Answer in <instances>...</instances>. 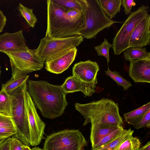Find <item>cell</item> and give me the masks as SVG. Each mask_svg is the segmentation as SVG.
Returning <instances> with one entry per match:
<instances>
[{
	"label": "cell",
	"mask_w": 150,
	"mask_h": 150,
	"mask_svg": "<svg viewBox=\"0 0 150 150\" xmlns=\"http://www.w3.org/2000/svg\"><path fill=\"white\" fill-rule=\"evenodd\" d=\"M149 6L142 5L132 12L117 32L113 39L112 48L115 55H119L129 47L131 34L137 25L147 15Z\"/></svg>",
	"instance_id": "cell-8"
},
{
	"label": "cell",
	"mask_w": 150,
	"mask_h": 150,
	"mask_svg": "<svg viewBox=\"0 0 150 150\" xmlns=\"http://www.w3.org/2000/svg\"><path fill=\"white\" fill-rule=\"evenodd\" d=\"M150 15L148 14L136 26L131 34L129 47H143L150 44Z\"/></svg>",
	"instance_id": "cell-13"
},
{
	"label": "cell",
	"mask_w": 150,
	"mask_h": 150,
	"mask_svg": "<svg viewBox=\"0 0 150 150\" xmlns=\"http://www.w3.org/2000/svg\"><path fill=\"white\" fill-rule=\"evenodd\" d=\"M12 105V98L11 95L1 89L0 91V114L11 117Z\"/></svg>",
	"instance_id": "cell-23"
},
{
	"label": "cell",
	"mask_w": 150,
	"mask_h": 150,
	"mask_svg": "<svg viewBox=\"0 0 150 150\" xmlns=\"http://www.w3.org/2000/svg\"><path fill=\"white\" fill-rule=\"evenodd\" d=\"M112 47V44L109 42L108 40L104 38V41L100 45L95 46L94 48L99 56L105 57L108 63L110 61L109 50Z\"/></svg>",
	"instance_id": "cell-29"
},
{
	"label": "cell",
	"mask_w": 150,
	"mask_h": 150,
	"mask_svg": "<svg viewBox=\"0 0 150 150\" xmlns=\"http://www.w3.org/2000/svg\"><path fill=\"white\" fill-rule=\"evenodd\" d=\"M27 83L29 95L44 117L52 119L63 114L68 103L61 86L43 80H28Z\"/></svg>",
	"instance_id": "cell-1"
},
{
	"label": "cell",
	"mask_w": 150,
	"mask_h": 150,
	"mask_svg": "<svg viewBox=\"0 0 150 150\" xmlns=\"http://www.w3.org/2000/svg\"><path fill=\"white\" fill-rule=\"evenodd\" d=\"M139 150H150V142L149 141L144 146L140 147Z\"/></svg>",
	"instance_id": "cell-36"
},
{
	"label": "cell",
	"mask_w": 150,
	"mask_h": 150,
	"mask_svg": "<svg viewBox=\"0 0 150 150\" xmlns=\"http://www.w3.org/2000/svg\"><path fill=\"white\" fill-rule=\"evenodd\" d=\"M134 131L131 129H124L122 133L114 139L96 150H114L125 141Z\"/></svg>",
	"instance_id": "cell-22"
},
{
	"label": "cell",
	"mask_w": 150,
	"mask_h": 150,
	"mask_svg": "<svg viewBox=\"0 0 150 150\" xmlns=\"http://www.w3.org/2000/svg\"><path fill=\"white\" fill-rule=\"evenodd\" d=\"M7 19L2 11L0 10V33L1 32L5 27Z\"/></svg>",
	"instance_id": "cell-35"
},
{
	"label": "cell",
	"mask_w": 150,
	"mask_h": 150,
	"mask_svg": "<svg viewBox=\"0 0 150 150\" xmlns=\"http://www.w3.org/2000/svg\"><path fill=\"white\" fill-rule=\"evenodd\" d=\"M124 130L122 126L108 134L103 137L92 149V150H96L110 142L120 135Z\"/></svg>",
	"instance_id": "cell-30"
},
{
	"label": "cell",
	"mask_w": 150,
	"mask_h": 150,
	"mask_svg": "<svg viewBox=\"0 0 150 150\" xmlns=\"http://www.w3.org/2000/svg\"><path fill=\"white\" fill-rule=\"evenodd\" d=\"M24 100L29 125L30 146H35L40 144L44 138L45 124L37 113L27 87L24 91Z\"/></svg>",
	"instance_id": "cell-10"
},
{
	"label": "cell",
	"mask_w": 150,
	"mask_h": 150,
	"mask_svg": "<svg viewBox=\"0 0 150 150\" xmlns=\"http://www.w3.org/2000/svg\"><path fill=\"white\" fill-rule=\"evenodd\" d=\"M98 1L105 14L111 19L120 12L122 0H99Z\"/></svg>",
	"instance_id": "cell-19"
},
{
	"label": "cell",
	"mask_w": 150,
	"mask_h": 150,
	"mask_svg": "<svg viewBox=\"0 0 150 150\" xmlns=\"http://www.w3.org/2000/svg\"><path fill=\"white\" fill-rule=\"evenodd\" d=\"M4 53L10 59L11 79L39 70L43 67L44 62L36 54L35 49H29L27 51Z\"/></svg>",
	"instance_id": "cell-9"
},
{
	"label": "cell",
	"mask_w": 150,
	"mask_h": 150,
	"mask_svg": "<svg viewBox=\"0 0 150 150\" xmlns=\"http://www.w3.org/2000/svg\"><path fill=\"white\" fill-rule=\"evenodd\" d=\"M105 72L106 75L114 80L117 85L122 86L124 91L127 90L132 86L130 82L123 78L118 71H112L108 67Z\"/></svg>",
	"instance_id": "cell-27"
},
{
	"label": "cell",
	"mask_w": 150,
	"mask_h": 150,
	"mask_svg": "<svg viewBox=\"0 0 150 150\" xmlns=\"http://www.w3.org/2000/svg\"><path fill=\"white\" fill-rule=\"evenodd\" d=\"M16 132L11 117L0 114V140L9 138Z\"/></svg>",
	"instance_id": "cell-18"
},
{
	"label": "cell",
	"mask_w": 150,
	"mask_h": 150,
	"mask_svg": "<svg viewBox=\"0 0 150 150\" xmlns=\"http://www.w3.org/2000/svg\"><path fill=\"white\" fill-rule=\"evenodd\" d=\"M99 70V66L96 62L88 60L75 64L72 68V74L73 76L96 89Z\"/></svg>",
	"instance_id": "cell-11"
},
{
	"label": "cell",
	"mask_w": 150,
	"mask_h": 150,
	"mask_svg": "<svg viewBox=\"0 0 150 150\" xmlns=\"http://www.w3.org/2000/svg\"><path fill=\"white\" fill-rule=\"evenodd\" d=\"M26 42L22 30L14 33H5L0 35V52L4 53L27 51L29 49Z\"/></svg>",
	"instance_id": "cell-12"
},
{
	"label": "cell",
	"mask_w": 150,
	"mask_h": 150,
	"mask_svg": "<svg viewBox=\"0 0 150 150\" xmlns=\"http://www.w3.org/2000/svg\"><path fill=\"white\" fill-rule=\"evenodd\" d=\"M31 150H44L43 149H41L38 147L35 146Z\"/></svg>",
	"instance_id": "cell-38"
},
{
	"label": "cell",
	"mask_w": 150,
	"mask_h": 150,
	"mask_svg": "<svg viewBox=\"0 0 150 150\" xmlns=\"http://www.w3.org/2000/svg\"><path fill=\"white\" fill-rule=\"evenodd\" d=\"M1 67L0 66V78H1Z\"/></svg>",
	"instance_id": "cell-39"
},
{
	"label": "cell",
	"mask_w": 150,
	"mask_h": 150,
	"mask_svg": "<svg viewBox=\"0 0 150 150\" xmlns=\"http://www.w3.org/2000/svg\"><path fill=\"white\" fill-rule=\"evenodd\" d=\"M87 145L85 137L78 130L65 129L48 136L44 150H83Z\"/></svg>",
	"instance_id": "cell-7"
},
{
	"label": "cell",
	"mask_w": 150,
	"mask_h": 150,
	"mask_svg": "<svg viewBox=\"0 0 150 150\" xmlns=\"http://www.w3.org/2000/svg\"><path fill=\"white\" fill-rule=\"evenodd\" d=\"M129 75L136 83H150V58L130 62Z\"/></svg>",
	"instance_id": "cell-15"
},
{
	"label": "cell",
	"mask_w": 150,
	"mask_h": 150,
	"mask_svg": "<svg viewBox=\"0 0 150 150\" xmlns=\"http://www.w3.org/2000/svg\"><path fill=\"white\" fill-rule=\"evenodd\" d=\"M27 87V82L10 95L12 98V119L16 129L13 137L24 145L30 146L28 120L26 112L24 100V93Z\"/></svg>",
	"instance_id": "cell-4"
},
{
	"label": "cell",
	"mask_w": 150,
	"mask_h": 150,
	"mask_svg": "<svg viewBox=\"0 0 150 150\" xmlns=\"http://www.w3.org/2000/svg\"><path fill=\"white\" fill-rule=\"evenodd\" d=\"M86 21L85 29L80 33L87 39L95 38L103 30L108 28L114 23L122 22L110 18L102 9L98 0H79Z\"/></svg>",
	"instance_id": "cell-3"
},
{
	"label": "cell",
	"mask_w": 150,
	"mask_h": 150,
	"mask_svg": "<svg viewBox=\"0 0 150 150\" xmlns=\"http://www.w3.org/2000/svg\"><path fill=\"white\" fill-rule=\"evenodd\" d=\"M77 51V49L75 48L45 61V69L54 74L62 73L67 69L74 62Z\"/></svg>",
	"instance_id": "cell-14"
},
{
	"label": "cell",
	"mask_w": 150,
	"mask_h": 150,
	"mask_svg": "<svg viewBox=\"0 0 150 150\" xmlns=\"http://www.w3.org/2000/svg\"><path fill=\"white\" fill-rule=\"evenodd\" d=\"M85 27L82 10H68L50 28L46 30L45 37L62 38L80 35V33Z\"/></svg>",
	"instance_id": "cell-5"
},
{
	"label": "cell",
	"mask_w": 150,
	"mask_h": 150,
	"mask_svg": "<svg viewBox=\"0 0 150 150\" xmlns=\"http://www.w3.org/2000/svg\"><path fill=\"white\" fill-rule=\"evenodd\" d=\"M61 86L66 94L81 91L83 93L85 97L91 96L96 91V89L91 86L73 76L67 78Z\"/></svg>",
	"instance_id": "cell-16"
},
{
	"label": "cell",
	"mask_w": 150,
	"mask_h": 150,
	"mask_svg": "<svg viewBox=\"0 0 150 150\" xmlns=\"http://www.w3.org/2000/svg\"><path fill=\"white\" fill-rule=\"evenodd\" d=\"M150 126V109L144 114L139 122L134 126L136 129L142 128H149Z\"/></svg>",
	"instance_id": "cell-31"
},
{
	"label": "cell",
	"mask_w": 150,
	"mask_h": 150,
	"mask_svg": "<svg viewBox=\"0 0 150 150\" xmlns=\"http://www.w3.org/2000/svg\"><path fill=\"white\" fill-rule=\"evenodd\" d=\"M18 9L21 15L24 18L29 26L34 28L37 19L33 12V9L29 8L20 3Z\"/></svg>",
	"instance_id": "cell-26"
},
{
	"label": "cell",
	"mask_w": 150,
	"mask_h": 150,
	"mask_svg": "<svg viewBox=\"0 0 150 150\" xmlns=\"http://www.w3.org/2000/svg\"><path fill=\"white\" fill-rule=\"evenodd\" d=\"M75 107L84 117L83 126L89 123L91 125L106 124L122 126L124 124L118 104L111 99L103 98L86 104L77 103Z\"/></svg>",
	"instance_id": "cell-2"
},
{
	"label": "cell",
	"mask_w": 150,
	"mask_h": 150,
	"mask_svg": "<svg viewBox=\"0 0 150 150\" xmlns=\"http://www.w3.org/2000/svg\"><path fill=\"white\" fill-rule=\"evenodd\" d=\"M125 60L130 62L137 59L150 58V52L145 47H129L123 51Z\"/></svg>",
	"instance_id": "cell-21"
},
{
	"label": "cell",
	"mask_w": 150,
	"mask_h": 150,
	"mask_svg": "<svg viewBox=\"0 0 150 150\" xmlns=\"http://www.w3.org/2000/svg\"><path fill=\"white\" fill-rule=\"evenodd\" d=\"M9 139L10 150H22L24 144L20 141L13 137Z\"/></svg>",
	"instance_id": "cell-33"
},
{
	"label": "cell",
	"mask_w": 150,
	"mask_h": 150,
	"mask_svg": "<svg viewBox=\"0 0 150 150\" xmlns=\"http://www.w3.org/2000/svg\"><path fill=\"white\" fill-rule=\"evenodd\" d=\"M136 5L134 0H122V5L124 8V11L126 15H130L131 13L132 7Z\"/></svg>",
	"instance_id": "cell-32"
},
{
	"label": "cell",
	"mask_w": 150,
	"mask_h": 150,
	"mask_svg": "<svg viewBox=\"0 0 150 150\" xmlns=\"http://www.w3.org/2000/svg\"><path fill=\"white\" fill-rule=\"evenodd\" d=\"M83 40L81 35L62 38L45 37L35 49L38 56L44 62L79 45Z\"/></svg>",
	"instance_id": "cell-6"
},
{
	"label": "cell",
	"mask_w": 150,
	"mask_h": 150,
	"mask_svg": "<svg viewBox=\"0 0 150 150\" xmlns=\"http://www.w3.org/2000/svg\"><path fill=\"white\" fill-rule=\"evenodd\" d=\"M28 75H25L11 79L6 83L2 84L1 89L9 94H11L16 89L27 82Z\"/></svg>",
	"instance_id": "cell-24"
},
{
	"label": "cell",
	"mask_w": 150,
	"mask_h": 150,
	"mask_svg": "<svg viewBox=\"0 0 150 150\" xmlns=\"http://www.w3.org/2000/svg\"><path fill=\"white\" fill-rule=\"evenodd\" d=\"M91 125L90 139L92 149L103 137L122 126L106 124Z\"/></svg>",
	"instance_id": "cell-17"
},
{
	"label": "cell",
	"mask_w": 150,
	"mask_h": 150,
	"mask_svg": "<svg viewBox=\"0 0 150 150\" xmlns=\"http://www.w3.org/2000/svg\"><path fill=\"white\" fill-rule=\"evenodd\" d=\"M150 109V102L123 115L125 121L134 126L137 124L148 110Z\"/></svg>",
	"instance_id": "cell-20"
},
{
	"label": "cell",
	"mask_w": 150,
	"mask_h": 150,
	"mask_svg": "<svg viewBox=\"0 0 150 150\" xmlns=\"http://www.w3.org/2000/svg\"><path fill=\"white\" fill-rule=\"evenodd\" d=\"M141 144L139 139L132 134L114 150H139Z\"/></svg>",
	"instance_id": "cell-25"
},
{
	"label": "cell",
	"mask_w": 150,
	"mask_h": 150,
	"mask_svg": "<svg viewBox=\"0 0 150 150\" xmlns=\"http://www.w3.org/2000/svg\"><path fill=\"white\" fill-rule=\"evenodd\" d=\"M53 4L67 10H82L79 0H51Z\"/></svg>",
	"instance_id": "cell-28"
},
{
	"label": "cell",
	"mask_w": 150,
	"mask_h": 150,
	"mask_svg": "<svg viewBox=\"0 0 150 150\" xmlns=\"http://www.w3.org/2000/svg\"><path fill=\"white\" fill-rule=\"evenodd\" d=\"M0 150H10L9 137L0 140Z\"/></svg>",
	"instance_id": "cell-34"
},
{
	"label": "cell",
	"mask_w": 150,
	"mask_h": 150,
	"mask_svg": "<svg viewBox=\"0 0 150 150\" xmlns=\"http://www.w3.org/2000/svg\"><path fill=\"white\" fill-rule=\"evenodd\" d=\"M22 150H31V149L29 146L23 145Z\"/></svg>",
	"instance_id": "cell-37"
}]
</instances>
